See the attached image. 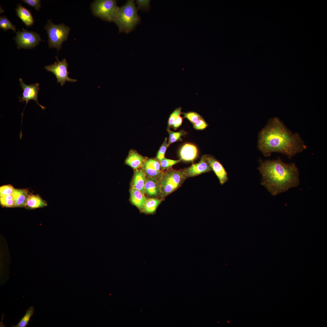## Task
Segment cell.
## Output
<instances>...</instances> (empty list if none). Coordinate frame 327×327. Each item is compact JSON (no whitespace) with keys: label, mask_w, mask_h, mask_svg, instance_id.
<instances>
[{"label":"cell","mask_w":327,"mask_h":327,"mask_svg":"<svg viewBox=\"0 0 327 327\" xmlns=\"http://www.w3.org/2000/svg\"><path fill=\"white\" fill-rule=\"evenodd\" d=\"M258 148L265 157L279 153L291 159L307 147L299 134L292 133L279 119L271 118L259 135Z\"/></svg>","instance_id":"1"},{"label":"cell","mask_w":327,"mask_h":327,"mask_svg":"<svg viewBox=\"0 0 327 327\" xmlns=\"http://www.w3.org/2000/svg\"><path fill=\"white\" fill-rule=\"evenodd\" d=\"M258 170L262 176L261 184L273 196L298 187L299 172L294 163H286L280 157L273 160H259Z\"/></svg>","instance_id":"2"},{"label":"cell","mask_w":327,"mask_h":327,"mask_svg":"<svg viewBox=\"0 0 327 327\" xmlns=\"http://www.w3.org/2000/svg\"><path fill=\"white\" fill-rule=\"evenodd\" d=\"M140 21L134 1L129 0L119 8L114 22L118 28L119 32L127 34L133 31Z\"/></svg>","instance_id":"3"},{"label":"cell","mask_w":327,"mask_h":327,"mask_svg":"<svg viewBox=\"0 0 327 327\" xmlns=\"http://www.w3.org/2000/svg\"><path fill=\"white\" fill-rule=\"evenodd\" d=\"M186 179L183 169L176 170L171 168L163 171L159 180L161 198L164 199L177 190L181 186Z\"/></svg>","instance_id":"4"},{"label":"cell","mask_w":327,"mask_h":327,"mask_svg":"<svg viewBox=\"0 0 327 327\" xmlns=\"http://www.w3.org/2000/svg\"><path fill=\"white\" fill-rule=\"evenodd\" d=\"M48 37V42L51 48H55L58 50L62 47L63 42L68 38L70 28L63 24H54L50 19L45 26Z\"/></svg>","instance_id":"5"},{"label":"cell","mask_w":327,"mask_h":327,"mask_svg":"<svg viewBox=\"0 0 327 327\" xmlns=\"http://www.w3.org/2000/svg\"><path fill=\"white\" fill-rule=\"evenodd\" d=\"M117 2L114 0L94 1L92 5L93 13L104 20L114 21L119 8Z\"/></svg>","instance_id":"6"},{"label":"cell","mask_w":327,"mask_h":327,"mask_svg":"<svg viewBox=\"0 0 327 327\" xmlns=\"http://www.w3.org/2000/svg\"><path fill=\"white\" fill-rule=\"evenodd\" d=\"M16 33V36L14 39L18 49L34 48L41 41L40 36L38 33L23 28L21 31L18 30Z\"/></svg>","instance_id":"7"},{"label":"cell","mask_w":327,"mask_h":327,"mask_svg":"<svg viewBox=\"0 0 327 327\" xmlns=\"http://www.w3.org/2000/svg\"><path fill=\"white\" fill-rule=\"evenodd\" d=\"M55 58L58 62H55L53 64L45 67V68L48 71L52 73L55 76L57 82L59 83L61 86H63L66 81L76 82L77 80L70 78L68 76L69 72L68 70V63L65 58L59 61L57 57Z\"/></svg>","instance_id":"8"},{"label":"cell","mask_w":327,"mask_h":327,"mask_svg":"<svg viewBox=\"0 0 327 327\" xmlns=\"http://www.w3.org/2000/svg\"><path fill=\"white\" fill-rule=\"evenodd\" d=\"M20 85L23 91L22 96L19 97V101L24 102H26L25 106L29 101L33 100L40 106L42 109L44 110L45 107L41 105L38 101V93L39 89V84L36 83L34 84L27 85L23 81L21 78L19 79Z\"/></svg>","instance_id":"9"},{"label":"cell","mask_w":327,"mask_h":327,"mask_svg":"<svg viewBox=\"0 0 327 327\" xmlns=\"http://www.w3.org/2000/svg\"><path fill=\"white\" fill-rule=\"evenodd\" d=\"M141 169L147 177L156 178L158 180L163 172L160 169V162L153 158L146 159Z\"/></svg>","instance_id":"10"},{"label":"cell","mask_w":327,"mask_h":327,"mask_svg":"<svg viewBox=\"0 0 327 327\" xmlns=\"http://www.w3.org/2000/svg\"><path fill=\"white\" fill-rule=\"evenodd\" d=\"M203 156L206 162L210 166L218 177L220 183L223 185L226 183L228 180L227 174L222 164L212 156L205 155Z\"/></svg>","instance_id":"11"},{"label":"cell","mask_w":327,"mask_h":327,"mask_svg":"<svg viewBox=\"0 0 327 327\" xmlns=\"http://www.w3.org/2000/svg\"><path fill=\"white\" fill-rule=\"evenodd\" d=\"M186 178L193 177L204 173L212 171L210 166L206 162L203 155L197 163L193 164L190 167L183 169Z\"/></svg>","instance_id":"12"},{"label":"cell","mask_w":327,"mask_h":327,"mask_svg":"<svg viewBox=\"0 0 327 327\" xmlns=\"http://www.w3.org/2000/svg\"><path fill=\"white\" fill-rule=\"evenodd\" d=\"M160 191L159 180L156 178L147 177L144 187V195L151 198H161Z\"/></svg>","instance_id":"13"},{"label":"cell","mask_w":327,"mask_h":327,"mask_svg":"<svg viewBox=\"0 0 327 327\" xmlns=\"http://www.w3.org/2000/svg\"><path fill=\"white\" fill-rule=\"evenodd\" d=\"M146 159L135 150L131 149L125 160V164L135 170L141 168Z\"/></svg>","instance_id":"14"},{"label":"cell","mask_w":327,"mask_h":327,"mask_svg":"<svg viewBox=\"0 0 327 327\" xmlns=\"http://www.w3.org/2000/svg\"><path fill=\"white\" fill-rule=\"evenodd\" d=\"M197 149L195 146L191 144H186L181 147L179 152L180 159L186 161H193L197 157Z\"/></svg>","instance_id":"15"},{"label":"cell","mask_w":327,"mask_h":327,"mask_svg":"<svg viewBox=\"0 0 327 327\" xmlns=\"http://www.w3.org/2000/svg\"><path fill=\"white\" fill-rule=\"evenodd\" d=\"M147 178L141 169L135 170L130 183L131 188L136 189L144 193Z\"/></svg>","instance_id":"16"},{"label":"cell","mask_w":327,"mask_h":327,"mask_svg":"<svg viewBox=\"0 0 327 327\" xmlns=\"http://www.w3.org/2000/svg\"><path fill=\"white\" fill-rule=\"evenodd\" d=\"M130 192L131 203L142 213L145 203L148 198L144 193L135 189L131 188Z\"/></svg>","instance_id":"17"},{"label":"cell","mask_w":327,"mask_h":327,"mask_svg":"<svg viewBox=\"0 0 327 327\" xmlns=\"http://www.w3.org/2000/svg\"><path fill=\"white\" fill-rule=\"evenodd\" d=\"M16 12L17 16L26 26L30 27L33 25L34 20L30 11L19 4L17 6Z\"/></svg>","instance_id":"18"},{"label":"cell","mask_w":327,"mask_h":327,"mask_svg":"<svg viewBox=\"0 0 327 327\" xmlns=\"http://www.w3.org/2000/svg\"><path fill=\"white\" fill-rule=\"evenodd\" d=\"M26 189H15L12 194L15 207H25L29 194Z\"/></svg>","instance_id":"19"},{"label":"cell","mask_w":327,"mask_h":327,"mask_svg":"<svg viewBox=\"0 0 327 327\" xmlns=\"http://www.w3.org/2000/svg\"><path fill=\"white\" fill-rule=\"evenodd\" d=\"M46 202L38 195L29 193L25 207L30 209H36L47 206Z\"/></svg>","instance_id":"20"},{"label":"cell","mask_w":327,"mask_h":327,"mask_svg":"<svg viewBox=\"0 0 327 327\" xmlns=\"http://www.w3.org/2000/svg\"><path fill=\"white\" fill-rule=\"evenodd\" d=\"M163 199L159 198H148L145 203L142 213L147 214L155 213L157 207Z\"/></svg>","instance_id":"21"},{"label":"cell","mask_w":327,"mask_h":327,"mask_svg":"<svg viewBox=\"0 0 327 327\" xmlns=\"http://www.w3.org/2000/svg\"><path fill=\"white\" fill-rule=\"evenodd\" d=\"M34 309L33 307H29L26 311L24 315L16 325H11L13 327H26L28 324L31 317L33 315Z\"/></svg>","instance_id":"22"},{"label":"cell","mask_w":327,"mask_h":327,"mask_svg":"<svg viewBox=\"0 0 327 327\" xmlns=\"http://www.w3.org/2000/svg\"><path fill=\"white\" fill-rule=\"evenodd\" d=\"M0 203L2 206L7 207H15L12 195H0Z\"/></svg>","instance_id":"23"},{"label":"cell","mask_w":327,"mask_h":327,"mask_svg":"<svg viewBox=\"0 0 327 327\" xmlns=\"http://www.w3.org/2000/svg\"><path fill=\"white\" fill-rule=\"evenodd\" d=\"M0 28L4 31L12 29L16 32V27L13 25L10 21L5 16L0 17Z\"/></svg>","instance_id":"24"},{"label":"cell","mask_w":327,"mask_h":327,"mask_svg":"<svg viewBox=\"0 0 327 327\" xmlns=\"http://www.w3.org/2000/svg\"><path fill=\"white\" fill-rule=\"evenodd\" d=\"M181 160H175L168 159L164 157L160 163V169L163 171L171 168L173 165L180 163Z\"/></svg>","instance_id":"25"},{"label":"cell","mask_w":327,"mask_h":327,"mask_svg":"<svg viewBox=\"0 0 327 327\" xmlns=\"http://www.w3.org/2000/svg\"><path fill=\"white\" fill-rule=\"evenodd\" d=\"M168 147L167 138L166 137L158 151L156 157V159L160 163L165 157V154Z\"/></svg>","instance_id":"26"},{"label":"cell","mask_w":327,"mask_h":327,"mask_svg":"<svg viewBox=\"0 0 327 327\" xmlns=\"http://www.w3.org/2000/svg\"><path fill=\"white\" fill-rule=\"evenodd\" d=\"M181 107L177 108L170 114L168 120L167 129H170V127L175 121L177 117L181 114Z\"/></svg>","instance_id":"27"},{"label":"cell","mask_w":327,"mask_h":327,"mask_svg":"<svg viewBox=\"0 0 327 327\" xmlns=\"http://www.w3.org/2000/svg\"><path fill=\"white\" fill-rule=\"evenodd\" d=\"M184 115L183 117L187 118L192 124H194L198 120L202 118L201 116L198 113L194 112H189L181 113Z\"/></svg>","instance_id":"28"},{"label":"cell","mask_w":327,"mask_h":327,"mask_svg":"<svg viewBox=\"0 0 327 327\" xmlns=\"http://www.w3.org/2000/svg\"><path fill=\"white\" fill-rule=\"evenodd\" d=\"M137 9L143 11H147L150 7V1L149 0H137Z\"/></svg>","instance_id":"29"},{"label":"cell","mask_w":327,"mask_h":327,"mask_svg":"<svg viewBox=\"0 0 327 327\" xmlns=\"http://www.w3.org/2000/svg\"><path fill=\"white\" fill-rule=\"evenodd\" d=\"M15 189L11 184L2 186L0 187V195H11Z\"/></svg>","instance_id":"30"},{"label":"cell","mask_w":327,"mask_h":327,"mask_svg":"<svg viewBox=\"0 0 327 327\" xmlns=\"http://www.w3.org/2000/svg\"><path fill=\"white\" fill-rule=\"evenodd\" d=\"M21 1L34 8L37 10H39L41 8V5L40 0H23Z\"/></svg>","instance_id":"31"},{"label":"cell","mask_w":327,"mask_h":327,"mask_svg":"<svg viewBox=\"0 0 327 327\" xmlns=\"http://www.w3.org/2000/svg\"><path fill=\"white\" fill-rule=\"evenodd\" d=\"M193 126L195 129L202 130L206 128L207 126V124L202 118L193 124Z\"/></svg>","instance_id":"32"},{"label":"cell","mask_w":327,"mask_h":327,"mask_svg":"<svg viewBox=\"0 0 327 327\" xmlns=\"http://www.w3.org/2000/svg\"><path fill=\"white\" fill-rule=\"evenodd\" d=\"M167 130L169 134V138H171L180 135H183L185 133L183 131H180L179 132H175L171 131L170 129H167Z\"/></svg>","instance_id":"33"},{"label":"cell","mask_w":327,"mask_h":327,"mask_svg":"<svg viewBox=\"0 0 327 327\" xmlns=\"http://www.w3.org/2000/svg\"><path fill=\"white\" fill-rule=\"evenodd\" d=\"M182 120V118L180 115L178 116L171 127L175 130H176L181 125Z\"/></svg>","instance_id":"34"},{"label":"cell","mask_w":327,"mask_h":327,"mask_svg":"<svg viewBox=\"0 0 327 327\" xmlns=\"http://www.w3.org/2000/svg\"><path fill=\"white\" fill-rule=\"evenodd\" d=\"M182 136V135H180L171 138H169V140L168 143V147L171 144L174 142L182 140V139L181 138V137Z\"/></svg>","instance_id":"35"}]
</instances>
